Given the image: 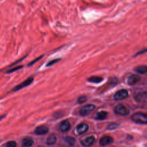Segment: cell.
<instances>
[{
	"instance_id": "d4e9b609",
	"label": "cell",
	"mask_w": 147,
	"mask_h": 147,
	"mask_svg": "<svg viewBox=\"0 0 147 147\" xmlns=\"http://www.w3.org/2000/svg\"><path fill=\"white\" fill-rule=\"evenodd\" d=\"M147 52V49H145V50L141 51H140L139 52H138V53H137V55H138V54H141V53H145V52Z\"/></svg>"
},
{
	"instance_id": "d6986e66",
	"label": "cell",
	"mask_w": 147,
	"mask_h": 147,
	"mask_svg": "<svg viewBox=\"0 0 147 147\" xmlns=\"http://www.w3.org/2000/svg\"><path fill=\"white\" fill-rule=\"evenodd\" d=\"M6 147H17V143L14 141H10L6 144Z\"/></svg>"
},
{
	"instance_id": "ba28073f",
	"label": "cell",
	"mask_w": 147,
	"mask_h": 147,
	"mask_svg": "<svg viewBox=\"0 0 147 147\" xmlns=\"http://www.w3.org/2000/svg\"><path fill=\"white\" fill-rule=\"evenodd\" d=\"M134 99L138 102H147V91L136 94L134 95Z\"/></svg>"
},
{
	"instance_id": "3957f363",
	"label": "cell",
	"mask_w": 147,
	"mask_h": 147,
	"mask_svg": "<svg viewBox=\"0 0 147 147\" xmlns=\"http://www.w3.org/2000/svg\"><path fill=\"white\" fill-rule=\"evenodd\" d=\"M95 109V106L92 104L90 105H86L82 107L80 111H79V114L82 116H86L91 113L94 109Z\"/></svg>"
},
{
	"instance_id": "5bb4252c",
	"label": "cell",
	"mask_w": 147,
	"mask_h": 147,
	"mask_svg": "<svg viewBox=\"0 0 147 147\" xmlns=\"http://www.w3.org/2000/svg\"><path fill=\"white\" fill-rule=\"evenodd\" d=\"M107 114H108L107 112L105 111H101L96 113L95 118L96 119H98V120H103L107 117Z\"/></svg>"
},
{
	"instance_id": "5b68a950",
	"label": "cell",
	"mask_w": 147,
	"mask_h": 147,
	"mask_svg": "<svg viewBox=\"0 0 147 147\" xmlns=\"http://www.w3.org/2000/svg\"><path fill=\"white\" fill-rule=\"evenodd\" d=\"M33 81V78H29L28 79H26L25 80H24L23 82H22L21 83H20V84L16 86V87H14V88L13 89V91H18L26 86H29L30 84H32V83Z\"/></svg>"
},
{
	"instance_id": "7c38bea8",
	"label": "cell",
	"mask_w": 147,
	"mask_h": 147,
	"mask_svg": "<svg viewBox=\"0 0 147 147\" xmlns=\"http://www.w3.org/2000/svg\"><path fill=\"white\" fill-rule=\"evenodd\" d=\"M140 80V77L137 75H131L127 79V83L129 85H134Z\"/></svg>"
},
{
	"instance_id": "30bf717a",
	"label": "cell",
	"mask_w": 147,
	"mask_h": 147,
	"mask_svg": "<svg viewBox=\"0 0 147 147\" xmlns=\"http://www.w3.org/2000/svg\"><path fill=\"white\" fill-rule=\"evenodd\" d=\"M113 141V138L109 136H106L103 137H102L100 139L99 144L101 146H106L111 143H112Z\"/></svg>"
},
{
	"instance_id": "277c9868",
	"label": "cell",
	"mask_w": 147,
	"mask_h": 147,
	"mask_svg": "<svg viewBox=\"0 0 147 147\" xmlns=\"http://www.w3.org/2000/svg\"><path fill=\"white\" fill-rule=\"evenodd\" d=\"M129 94L127 90L122 89L118 91L114 95V99L115 100H122L127 97Z\"/></svg>"
},
{
	"instance_id": "603a6c76",
	"label": "cell",
	"mask_w": 147,
	"mask_h": 147,
	"mask_svg": "<svg viewBox=\"0 0 147 147\" xmlns=\"http://www.w3.org/2000/svg\"><path fill=\"white\" fill-rule=\"evenodd\" d=\"M59 60H60V59H53V60H51L50 61H49V62L47 63V67L51 66V65H53L54 64H55L56 63L58 62Z\"/></svg>"
},
{
	"instance_id": "4fadbf2b",
	"label": "cell",
	"mask_w": 147,
	"mask_h": 147,
	"mask_svg": "<svg viewBox=\"0 0 147 147\" xmlns=\"http://www.w3.org/2000/svg\"><path fill=\"white\" fill-rule=\"evenodd\" d=\"M34 144L33 140L29 137H25L22 140V146L23 147H30Z\"/></svg>"
},
{
	"instance_id": "6da1fadb",
	"label": "cell",
	"mask_w": 147,
	"mask_h": 147,
	"mask_svg": "<svg viewBox=\"0 0 147 147\" xmlns=\"http://www.w3.org/2000/svg\"><path fill=\"white\" fill-rule=\"evenodd\" d=\"M131 120L137 123L146 124L147 123V114L137 112L134 113L131 117Z\"/></svg>"
},
{
	"instance_id": "ac0fdd59",
	"label": "cell",
	"mask_w": 147,
	"mask_h": 147,
	"mask_svg": "<svg viewBox=\"0 0 147 147\" xmlns=\"http://www.w3.org/2000/svg\"><path fill=\"white\" fill-rule=\"evenodd\" d=\"M65 141L69 145L73 146L75 143V140L74 138L72 137H67L65 138Z\"/></svg>"
},
{
	"instance_id": "44dd1931",
	"label": "cell",
	"mask_w": 147,
	"mask_h": 147,
	"mask_svg": "<svg viewBox=\"0 0 147 147\" xmlns=\"http://www.w3.org/2000/svg\"><path fill=\"white\" fill-rule=\"evenodd\" d=\"M118 127V124L116 123H111L110 124H109L107 126V129H110V130H112V129H114L115 128H117Z\"/></svg>"
},
{
	"instance_id": "9c48e42d",
	"label": "cell",
	"mask_w": 147,
	"mask_h": 147,
	"mask_svg": "<svg viewBox=\"0 0 147 147\" xmlns=\"http://www.w3.org/2000/svg\"><path fill=\"white\" fill-rule=\"evenodd\" d=\"M59 130L62 132H66L69 130L71 128V124L67 120H64L62 121L59 125Z\"/></svg>"
},
{
	"instance_id": "9a60e30c",
	"label": "cell",
	"mask_w": 147,
	"mask_h": 147,
	"mask_svg": "<svg viewBox=\"0 0 147 147\" xmlns=\"http://www.w3.org/2000/svg\"><path fill=\"white\" fill-rule=\"evenodd\" d=\"M56 141V137L54 134H50L46 141V143L48 145H53Z\"/></svg>"
},
{
	"instance_id": "cb8c5ba5",
	"label": "cell",
	"mask_w": 147,
	"mask_h": 147,
	"mask_svg": "<svg viewBox=\"0 0 147 147\" xmlns=\"http://www.w3.org/2000/svg\"><path fill=\"white\" fill-rule=\"evenodd\" d=\"M42 56H39V57H38L37 59H34V60H33V61H31L29 64V65H32V64H33V63H34L35 62H36V61H38L41 58H42Z\"/></svg>"
},
{
	"instance_id": "8992f818",
	"label": "cell",
	"mask_w": 147,
	"mask_h": 147,
	"mask_svg": "<svg viewBox=\"0 0 147 147\" xmlns=\"http://www.w3.org/2000/svg\"><path fill=\"white\" fill-rule=\"evenodd\" d=\"M49 131V129L45 125H41L37 126L34 129V133L37 135H44L46 134Z\"/></svg>"
},
{
	"instance_id": "2e32d148",
	"label": "cell",
	"mask_w": 147,
	"mask_h": 147,
	"mask_svg": "<svg viewBox=\"0 0 147 147\" xmlns=\"http://www.w3.org/2000/svg\"><path fill=\"white\" fill-rule=\"evenodd\" d=\"M103 78L100 77V76H92L88 79V81L91 83H99L101 82L103 80Z\"/></svg>"
},
{
	"instance_id": "8fae6325",
	"label": "cell",
	"mask_w": 147,
	"mask_h": 147,
	"mask_svg": "<svg viewBox=\"0 0 147 147\" xmlns=\"http://www.w3.org/2000/svg\"><path fill=\"white\" fill-rule=\"evenodd\" d=\"M88 129V126L86 123H80L76 127V131L78 134H82L86 133Z\"/></svg>"
},
{
	"instance_id": "7a4b0ae2",
	"label": "cell",
	"mask_w": 147,
	"mask_h": 147,
	"mask_svg": "<svg viewBox=\"0 0 147 147\" xmlns=\"http://www.w3.org/2000/svg\"><path fill=\"white\" fill-rule=\"evenodd\" d=\"M114 113L119 115H127L129 113V110L123 105L118 104L114 109Z\"/></svg>"
},
{
	"instance_id": "7402d4cb",
	"label": "cell",
	"mask_w": 147,
	"mask_h": 147,
	"mask_svg": "<svg viewBox=\"0 0 147 147\" xmlns=\"http://www.w3.org/2000/svg\"><path fill=\"white\" fill-rule=\"evenodd\" d=\"M87 100V98L84 96H80L79 97L78 99V102L79 103H83L84 102H85Z\"/></svg>"
},
{
	"instance_id": "ffe728a7",
	"label": "cell",
	"mask_w": 147,
	"mask_h": 147,
	"mask_svg": "<svg viewBox=\"0 0 147 147\" xmlns=\"http://www.w3.org/2000/svg\"><path fill=\"white\" fill-rule=\"evenodd\" d=\"M23 66L22 65H20V66H18V67H16L14 68H12V69H9L7 71V73H11V72H15L18 69H20L21 68H22Z\"/></svg>"
},
{
	"instance_id": "52a82bcc",
	"label": "cell",
	"mask_w": 147,
	"mask_h": 147,
	"mask_svg": "<svg viewBox=\"0 0 147 147\" xmlns=\"http://www.w3.org/2000/svg\"><path fill=\"white\" fill-rule=\"evenodd\" d=\"M95 137L94 136H90L86 138L81 141V144L85 147H89L93 145L95 142Z\"/></svg>"
},
{
	"instance_id": "e0dca14e",
	"label": "cell",
	"mask_w": 147,
	"mask_h": 147,
	"mask_svg": "<svg viewBox=\"0 0 147 147\" xmlns=\"http://www.w3.org/2000/svg\"><path fill=\"white\" fill-rule=\"evenodd\" d=\"M135 71L139 74H144L147 73V66L146 65H139L135 68Z\"/></svg>"
}]
</instances>
